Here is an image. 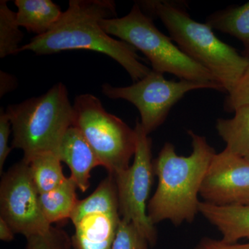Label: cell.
<instances>
[{"instance_id": "8992f818", "label": "cell", "mask_w": 249, "mask_h": 249, "mask_svg": "<svg viewBox=\"0 0 249 249\" xmlns=\"http://www.w3.org/2000/svg\"><path fill=\"white\" fill-rule=\"evenodd\" d=\"M73 107V125L89 142L101 166L111 176L127 170L137 146L134 129L107 112L101 101L92 94L76 96Z\"/></svg>"}, {"instance_id": "7c38bea8", "label": "cell", "mask_w": 249, "mask_h": 249, "mask_svg": "<svg viewBox=\"0 0 249 249\" xmlns=\"http://www.w3.org/2000/svg\"><path fill=\"white\" fill-rule=\"evenodd\" d=\"M119 213L88 214L75 224L73 249H112L121 222Z\"/></svg>"}, {"instance_id": "9c48e42d", "label": "cell", "mask_w": 249, "mask_h": 249, "mask_svg": "<svg viewBox=\"0 0 249 249\" xmlns=\"http://www.w3.org/2000/svg\"><path fill=\"white\" fill-rule=\"evenodd\" d=\"M29 163L22 160L3 175L0 184V217L15 233L26 237L49 231L52 225L44 216Z\"/></svg>"}, {"instance_id": "9a60e30c", "label": "cell", "mask_w": 249, "mask_h": 249, "mask_svg": "<svg viewBox=\"0 0 249 249\" xmlns=\"http://www.w3.org/2000/svg\"><path fill=\"white\" fill-rule=\"evenodd\" d=\"M231 119H218L216 129L226 150L249 160V105L235 109Z\"/></svg>"}, {"instance_id": "603a6c76", "label": "cell", "mask_w": 249, "mask_h": 249, "mask_svg": "<svg viewBox=\"0 0 249 249\" xmlns=\"http://www.w3.org/2000/svg\"><path fill=\"white\" fill-rule=\"evenodd\" d=\"M249 105V66L235 88L224 101V109L234 112L241 106Z\"/></svg>"}, {"instance_id": "277c9868", "label": "cell", "mask_w": 249, "mask_h": 249, "mask_svg": "<svg viewBox=\"0 0 249 249\" xmlns=\"http://www.w3.org/2000/svg\"><path fill=\"white\" fill-rule=\"evenodd\" d=\"M6 113L12 125V148L22 150L27 162L40 154L57 155L64 135L74 123L73 105L62 83L40 96L10 105Z\"/></svg>"}, {"instance_id": "484cf974", "label": "cell", "mask_w": 249, "mask_h": 249, "mask_svg": "<svg viewBox=\"0 0 249 249\" xmlns=\"http://www.w3.org/2000/svg\"><path fill=\"white\" fill-rule=\"evenodd\" d=\"M17 86V80L12 75L0 71V96H4L6 93L14 90Z\"/></svg>"}, {"instance_id": "ac0fdd59", "label": "cell", "mask_w": 249, "mask_h": 249, "mask_svg": "<svg viewBox=\"0 0 249 249\" xmlns=\"http://www.w3.org/2000/svg\"><path fill=\"white\" fill-rule=\"evenodd\" d=\"M206 24L240 40L249 53V1L216 11L207 18Z\"/></svg>"}, {"instance_id": "44dd1931", "label": "cell", "mask_w": 249, "mask_h": 249, "mask_svg": "<svg viewBox=\"0 0 249 249\" xmlns=\"http://www.w3.org/2000/svg\"><path fill=\"white\" fill-rule=\"evenodd\" d=\"M148 241L133 223L121 219L112 249H148Z\"/></svg>"}, {"instance_id": "e0dca14e", "label": "cell", "mask_w": 249, "mask_h": 249, "mask_svg": "<svg viewBox=\"0 0 249 249\" xmlns=\"http://www.w3.org/2000/svg\"><path fill=\"white\" fill-rule=\"evenodd\" d=\"M77 188L76 183L70 177L58 188L39 196L41 209L49 224L71 218L78 201Z\"/></svg>"}, {"instance_id": "4fadbf2b", "label": "cell", "mask_w": 249, "mask_h": 249, "mask_svg": "<svg viewBox=\"0 0 249 249\" xmlns=\"http://www.w3.org/2000/svg\"><path fill=\"white\" fill-rule=\"evenodd\" d=\"M199 213L222 234L229 244L249 240V205L219 206L200 201Z\"/></svg>"}, {"instance_id": "30bf717a", "label": "cell", "mask_w": 249, "mask_h": 249, "mask_svg": "<svg viewBox=\"0 0 249 249\" xmlns=\"http://www.w3.org/2000/svg\"><path fill=\"white\" fill-rule=\"evenodd\" d=\"M199 196L214 206L249 205V160L226 149L216 153L205 175Z\"/></svg>"}, {"instance_id": "5b68a950", "label": "cell", "mask_w": 249, "mask_h": 249, "mask_svg": "<svg viewBox=\"0 0 249 249\" xmlns=\"http://www.w3.org/2000/svg\"><path fill=\"white\" fill-rule=\"evenodd\" d=\"M101 25L109 36L119 37L141 51L151 63L153 71L171 73L181 80L219 84L211 72L187 56L173 44L171 37L160 32L137 3L124 17L103 19Z\"/></svg>"}, {"instance_id": "5bb4252c", "label": "cell", "mask_w": 249, "mask_h": 249, "mask_svg": "<svg viewBox=\"0 0 249 249\" xmlns=\"http://www.w3.org/2000/svg\"><path fill=\"white\" fill-rule=\"evenodd\" d=\"M16 21L36 36L45 35L58 22L62 13L60 6L51 0H16Z\"/></svg>"}, {"instance_id": "3957f363", "label": "cell", "mask_w": 249, "mask_h": 249, "mask_svg": "<svg viewBox=\"0 0 249 249\" xmlns=\"http://www.w3.org/2000/svg\"><path fill=\"white\" fill-rule=\"evenodd\" d=\"M137 4L144 13L161 21L181 52L211 72L225 91L231 92L249 66V57L219 40L209 25L196 22L175 3L145 0Z\"/></svg>"}, {"instance_id": "8fae6325", "label": "cell", "mask_w": 249, "mask_h": 249, "mask_svg": "<svg viewBox=\"0 0 249 249\" xmlns=\"http://www.w3.org/2000/svg\"><path fill=\"white\" fill-rule=\"evenodd\" d=\"M61 162L71 170V178L84 193L89 187L90 173L101 165L96 154L80 129L72 125L64 135L57 152Z\"/></svg>"}, {"instance_id": "52a82bcc", "label": "cell", "mask_w": 249, "mask_h": 249, "mask_svg": "<svg viewBox=\"0 0 249 249\" xmlns=\"http://www.w3.org/2000/svg\"><path fill=\"white\" fill-rule=\"evenodd\" d=\"M163 74L152 70L142 79L127 87L103 85L102 92L111 99H123L132 103L138 109L141 124L147 134L164 123L171 108L186 93L193 90L213 89L225 91L222 85L181 80L165 79Z\"/></svg>"}, {"instance_id": "d4e9b609", "label": "cell", "mask_w": 249, "mask_h": 249, "mask_svg": "<svg viewBox=\"0 0 249 249\" xmlns=\"http://www.w3.org/2000/svg\"><path fill=\"white\" fill-rule=\"evenodd\" d=\"M195 249H249V243L229 244L222 240L204 237L199 241Z\"/></svg>"}, {"instance_id": "d6986e66", "label": "cell", "mask_w": 249, "mask_h": 249, "mask_svg": "<svg viewBox=\"0 0 249 249\" xmlns=\"http://www.w3.org/2000/svg\"><path fill=\"white\" fill-rule=\"evenodd\" d=\"M27 163L39 195L53 191L67 179L62 173L61 160L56 154H40L31 158Z\"/></svg>"}, {"instance_id": "2e32d148", "label": "cell", "mask_w": 249, "mask_h": 249, "mask_svg": "<svg viewBox=\"0 0 249 249\" xmlns=\"http://www.w3.org/2000/svg\"><path fill=\"white\" fill-rule=\"evenodd\" d=\"M110 213H119V206L115 178L109 175L91 196L78 201L70 219L75 225L88 214Z\"/></svg>"}, {"instance_id": "cb8c5ba5", "label": "cell", "mask_w": 249, "mask_h": 249, "mask_svg": "<svg viewBox=\"0 0 249 249\" xmlns=\"http://www.w3.org/2000/svg\"><path fill=\"white\" fill-rule=\"evenodd\" d=\"M12 131V125L6 111L0 109V173L2 175L5 161L12 150L9 146V139Z\"/></svg>"}, {"instance_id": "7a4b0ae2", "label": "cell", "mask_w": 249, "mask_h": 249, "mask_svg": "<svg viewBox=\"0 0 249 249\" xmlns=\"http://www.w3.org/2000/svg\"><path fill=\"white\" fill-rule=\"evenodd\" d=\"M193 152L188 157L177 154L170 142H165L153 160L159 182L147 206V213L154 224L170 221L178 227L191 223L199 213L201 185L216 152L206 137L188 130Z\"/></svg>"}, {"instance_id": "6da1fadb", "label": "cell", "mask_w": 249, "mask_h": 249, "mask_svg": "<svg viewBox=\"0 0 249 249\" xmlns=\"http://www.w3.org/2000/svg\"><path fill=\"white\" fill-rule=\"evenodd\" d=\"M116 16L114 1L70 0L68 9L53 28L21 46L18 53L29 51L37 55H49L78 49L93 51L116 60L136 83L152 70L141 61L137 49L103 30L101 21Z\"/></svg>"}, {"instance_id": "7402d4cb", "label": "cell", "mask_w": 249, "mask_h": 249, "mask_svg": "<svg viewBox=\"0 0 249 249\" xmlns=\"http://www.w3.org/2000/svg\"><path fill=\"white\" fill-rule=\"evenodd\" d=\"M26 249H70L71 239L61 229L52 227L44 234L27 237Z\"/></svg>"}, {"instance_id": "4316f807", "label": "cell", "mask_w": 249, "mask_h": 249, "mask_svg": "<svg viewBox=\"0 0 249 249\" xmlns=\"http://www.w3.org/2000/svg\"><path fill=\"white\" fill-rule=\"evenodd\" d=\"M14 234L9 224L0 217V239L4 242H11L14 239Z\"/></svg>"}, {"instance_id": "ba28073f", "label": "cell", "mask_w": 249, "mask_h": 249, "mask_svg": "<svg viewBox=\"0 0 249 249\" xmlns=\"http://www.w3.org/2000/svg\"><path fill=\"white\" fill-rule=\"evenodd\" d=\"M134 130L137 146L133 163L127 170L113 176L117 187L119 213L121 219L133 223L150 246H155L158 236L155 224L147 215L146 205L155 175L152 140L139 120Z\"/></svg>"}, {"instance_id": "ffe728a7", "label": "cell", "mask_w": 249, "mask_h": 249, "mask_svg": "<svg viewBox=\"0 0 249 249\" xmlns=\"http://www.w3.org/2000/svg\"><path fill=\"white\" fill-rule=\"evenodd\" d=\"M16 21V13L7 6V1H0V58L18 53L24 34Z\"/></svg>"}]
</instances>
